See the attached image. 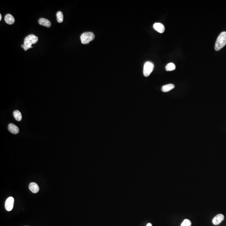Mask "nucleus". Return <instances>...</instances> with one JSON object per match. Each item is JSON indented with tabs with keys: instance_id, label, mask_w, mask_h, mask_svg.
Wrapping results in <instances>:
<instances>
[{
	"instance_id": "nucleus-16",
	"label": "nucleus",
	"mask_w": 226,
	"mask_h": 226,
	"mask_svg": "<svg viewBox=\"0 0 226 226\" xmlns=\"http://www.w3.org/2000/svg\"><path fill=\"white\" fill-rule=\"evenodd\" d=\"M181 226H191V222L188 219H185L182 222Z\"/></svg>"
},
{
	"instance_id": "nucleus-19",
	"label": "nucleus",
	"mask_w": 226,
	"mask_h": 226,
	"mask_svg": "<svg viewBox=\"0 0 226 226\" xmlns=\"http://www.w3.org/2000/svg\"></svg>"
},
{
	"instance_id": "nucleus-13",
	"label": "nucleus",
	"mask_w": 226,
	"mask_h": 226,
	"mask_svg": "<svg viewBox=\"0 0 226 226\" xmlns=\"http://www.w3.org/2000/svg\"><path fill=\"white\" fill-rule=\"evenodd\" d=\"M13 115H14V118L17 121H20L21 120V119H22V115H21L20 111H19V110H15V111H14Z\"/></svg>"
},
{
	"instance_id": "nucleus-3",
	"label": "nucleus",
	"mask_w": 226,
	"mask_h": 226,
	"mask_svg": "<svg viewBox=\"0 0 226 226\" xmlns=\"http://www.w3.org/2000/svg\"><path fill=\"white\" fill-rule=\"evenodd\" d=\"M95 35L91 32H86L82 34L81 36V40L82 44H89L90 42L93 41L95 38Z\"/></svg>"
},
{
	"instance_id": "nucleus-15",
	"label": "nucleus",
	"mask_w": 226,
	"mask_h": 226,
	"mask_svg": "<svg viewBox=\"0 0 226 226\" xmlns=\"http://www.w3.org/2000/svg\"><path fill=\"white\" fill-rule=\"evenodd\" d=\"M57 21L58 23H62L63 21V15L61 12H58L56 14Z\"/></svg>"
},
{
	"instance_id": "nucleus-6",
	"label": "nucleus",
	"mask_w": 226,
	"mask_h": 226,
	"mask_svg": "<svg viewBox=\"0 0 226 226\" xmlns=\"http://www.w3.org/2000/svg\"><path fill=\"white\" fill-rule=\"evenodd\" d=\"M224 217L222 214H219L214 217L212 220V223L214 225H218L224 220Z\"/></svg>"
},
{
	"instance_id": "nucleus-7",
	"label": "nucleus",
	"mask_w": 226,
	"mask_h": 226,
	"mask_svg": "<svg viewBox=\"0 0 226 226\" xmlns=\"http://www.w3.org/2000/svg\"><path fill=\"white\" fill-rule=\"evenodd\" d=\"M153 28L155 30L160 33H163L165 30L164 26L160 23H155L153 25Z\"/></svg>"
},
{
	"instance_id": "nucleus-17",
	"label": "nucleus",
	"mask_w": 226,
	"mask_h": 226,
	"mask_svg": "<svg viewBox=\"0 0 226 226\" xmlns=\"http://www.w3.org/2000/svg\"><path fill=\"white\" fill-rule=\"evenodd\" d=\"M152 224H151V223H148V224H147V225H146V226H152Z\"/></svg>"
},
{
	"instance_id": "nucleus-18",
	"label": "nucleus",
	"mask_w": 226,
	"mask_h": 226,
	"mask_svg": "<svg viewBox=\"0 0 226 226\" xmlns=\"http://www.w3.org/2000/svg\"><path fill=\"white\" fill-rule=\"evenodd\" d=\"M1 19H2V15H1V14H0V20L1 21Z\"/></svg>"
},
{
	"instance_id": "nucleus-11",
	"label": "nucleus",
	"mask_w": 226,
	"mask_h": 226,
	"mask_svg": "<svg viewBox=\"0 0 226 226\" xmlns=\"http://www.w3.org/2000/svg\"><path fill=\"white\" fill-rule=\"evenodd\" d=\"M5 21L8 24L12 25L15 22L14 18L12 15L10 14H7L5 16Z\"/></svg>"
},
{
	"instance_id": "nucleus-12",
	"label": "nucleus",
	"mask_w": 226,
	"mask_h": 226,
	"mask_svg": "<svg viewBox=\"0 0 226 226\" xmlns=\"http://www.w3.org/2000/svg\"><path fill=\"white\" fill-rule=\"evenodd\" d=\"M175 88V86L173 84H169L167 85L162 86L161 88L162 91L163 92H167Z\"/></svg>"
},
{
	"instance_id": "nucleus-5",
	"label": "nucleus",
	"mask_w": 226,
	"mask_h": 226,
	"mask_svg": "<svg viewBox=\"0 0 226 226\" xmlns=\"http://www.w3.org/2000/svg\"><path fill=\"white\" fill-rule=\"evenodd\" d=\"M14 199L12 197H9L6 199L5 204L6 210L9 211L12 210L14 207Z\"/></svg>"
},
{
	"instance_id": "nucleus-2",
	"label": "nucleus",
	"mask_w": 226,
	"mask_h": 226,
	"mask_svg": "<svg viewBox=\"0 0 226 226\" xmlns=\"http://www.w3.org/2000/svg\"><path fill=\"white\" fill-rule=\"evenodd\" d=\"M226 44V32L223 31L218 37L215 45V49L219 51Z\"/></svg>"
},
{
	"instance_id": "nucleus-9",
	"label": "nucleus",
	"mask_w": 226,
	"mask_h": 226,
	"mask_svg": "<svg viewBox=\"0 0 226 226\" xmlns=\"http://www.w3.org/2000/svg\"><path fill=\"white\" fill-rule=\"evenodd\" d=\"M8 130L14 134H17L19 132V129L13 123H10L8 126Z\"/></svg>"
},
{
	"instance_id": "nucleus-4",
	"label": "nucleus",
	"mask_w": 226,
	"mask_h": 226,
	"mask_svg": "<svg viewBox=\"0 0 226 226\" xmlns=\"http://www.w3.org/2000/svg\"><path fill=\"white\" fill-rule=\"evenodd\" d=\"M154 65L150 62H146L145 63L143 68V74L145 77H148L154 70Z\"/></svg>"
},
{
	"instance_id": "nucleus-10",
	"label": "nucleus",
	"mask_w": 226,
	"mask_h": 226,
	"mask_svg": "<svg viewBox=\"0 0 226 226\" xmlns=\"http://www.w3.org/2000/svg\"><path fill=\"white\" fill-rule=\"evenodd\" d=\"M39 23L40 25L49 28L51 26V24L49 20L44 18H41L39 20Z\"/></svg>"
},
{
	"instance_id": "nucleus-1",
	"label": "nucleus",
	"mask_w": 226,
	"mask_h": 226,
	"mask_svg": "<svg viewBox=\"0 0 226 226\" xmlns=\"http://www.w3.org/2000/svg\"><path fill=\"white\" fill-rule=\"evenodd\" d=\"M38 38L33 35H30L28 36L24 39V44L21 45V47L24 49V50L26 51L30 48H32L31 46L33 44H36L38 42Z\"/></svg>"
},
{
	"instance_id": "nucleus-8",
	"label": "nucleus",
	"mask_w": 226,
	"mask_h": 226,
	"mask_svg": "<svg viewBox=\"0 0 226 226\" xmlns=\"http://www.w3.org/2000/svg\"><path fill=\"white\" fill-rule=\"evenodd\" d=\"M29 188L30 190L34 194H36L39 192V186L35 183L32 182L29 184Z\"/></svg>"
},
{
	"instance_id": "nucleus-14",
	"label": "nucleus",
	"mask_w": 226,
	"mask_h": 226,
	"mask_svg": "<svg viewBox=\"0 0 226 226\" xmlns=\"http://www.w3.org/2000/svg\"><path fill=\"white\" fill-rule=\"evenodd\" d=\"M176 65L173 63H169L165 67V70L167 71H173L176 69Z\"/></svg>"
}]
</instances>
